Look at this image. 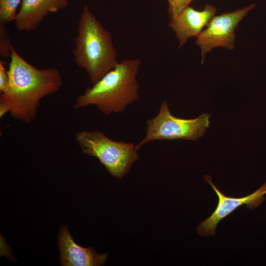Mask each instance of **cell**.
<instances>
[{"label":"cell","instance_id":"3","mask_svg":"<svg viewBox=\"0 0 266 266\" xmlns=\"http://www.w3.org/2000/svg\"><path fill=\"white\" fill-rule=\"evenodd\" d=\"M77 66L95 83L119 63L110 33L85 5L78 21L73 50Z\"/></svg>","mask_w":266,"mask_h":266},{"label":"cell","instance_id":"5","mask_svg":"<svg viewBox=\"0 0 266 266\" xmlns=\"http://www.w3.org/2000/svg\"><path fill=\"white\" fill-rule=\"evenodd\" d=\"M210 116L208 113H202L194 119L178 118L170 113L168 103L164 100L157 115L146 121V135L135 145V149L138 151L145 143L155 140L196 141L209 127Z\"/></svg>","mask_w":266,"mask_h":266},{"label":"cell","instance_id":"8","mask_svg":"<svg viewBox=\"0 0 266 266\" xmlns=\"http://www.w3.org/2000/svg\"><path fill=\"white\" fill-rule=\"evenodd\" d=\"M217 8L207 3L202 10H198L189 5L175 18L169 19L168 27L175 34L179 41V48L185 44L188 40L197 37L215 15Z\"/></svg>","mask_w":266,"mask_h":266},{"label":"cell","instance_id":"4","mask_svg":"<svg viewBox=\"0 0 266 266\" xmlns=\"http://www.w3.org/2000/svg\"><path fill=\"white\" fill-rule=\"evenodd\" d=\"M75 139L84 154L97 158L118 179L128 173L138 159L133 143L112 140L101 131L84 130L75 133Z\"/></svg>","mask_w":266,"mask_h":266},{"label":"cell","instance_id":"11","mask_svg":"<svg viewBox=\"0 0 266 266\" xmlns=\"http://www.w3.org/2000/svg\"><path fill=\"white\" fill-rule=\"evenodd\" d=\"M21 0H0V23L5 25L15 21L17 8Z\"/></svg>","mask_w":266,"mask_h":266},{"label":"cell","instance_id":"13","mask_svg":"<svg viewBox=\"0 0 266 266\" xmlns=\"http://www.w3.org/2000/svg\"><path fill=\"white\" fill-rule=\"evenodd\" d=\"M9 83V76L7 70H6L4 63L0 61V92L2 93L6 91Z\"/></svg>","mask_w":266,"mask_h":266},{"label":"cell","instance_id":"7","mask_svg":"<svg viewBox=\"0 0 266 266\" xmlns=\"http://www.w3.org/2000/svg\"><path fill=\"white\" fill-rule=\"evenodd\" d=\"M204 179L212 187L217 195L218 201L214 212L197 227V233L202 236H213L216 233L218 223L239 207L245 205L249 209H253L262 204L266 200V182L253 193L241 198L226 196L215 186L209 175H205Z\"/></svg>","mask_w":266,"mask_h":266},{"label":"cell","instance_id":"6","mask_svg":"<svg viewBox=\"0 0 266 266\" xmlns=\"http://www.w3.org/2000/svg\"><path fill=\"white\" fill-rule=\"evenodd\" d=\"M255 3L232 12L215 15L196 37V43L200 49L201 62L206 54L217 47L229 50L234 48L235 29L240 21L255 6Z\"/></svg>","mask_w":266,"mask_h":266},{"label":"cell","instance_id":"9","mask_svg":"<svg viewBox=\"0 0 266 266\" xmlns=\"http://www.w3.org/2000/svg\"><path fill=\"white\" fill-rule=\"evenodd\" d=\"M60 260L63 266H99L105 265L108 253L98 254L93 248H84L74 241L66 226L58 235Z\"/></svg>","mask_w":266,"mask_h":266},{"label":"cell","instance_id":"2","mask_svg":"<svg viewBox=\"0 0 266 266\" xmlns=\"http://www.w3.org/2000/svg\"><path fill=\"white\" fill-rule=\"evenodd\" d=\"M141 60L127 59L119 63L92 87L86 89L73 105L78 109L93 105L104 114L124 111L139 98L136 77Z\"/></svg>","mask_w":266,"mask_h":266},{"label":"cell","instance_id":"12","mask_svg":"<svg viewBox=\"0 0 266 266\" xmlns=\"http://www.w3.org/2000/svg\"><path fill=\"white\" fill-rule=\"evenodd\" d=\"M11 37L5 25L0 24V55L1 58L10 56Z\"/></svg>","mask_w":266,"mask_h":266},{"label":"cell","instance_id":"10","mask_svg":"<svg viewBox=\"0 0 266 266\" xmlns=\"http://www.w3.org/2000/svg\"><path fill=\"white\" fill-rule=\"evenodd\" d=\"M67 0H22L15 24L22 31L34 30L49 13L64 9Z\"/></svg>","mask_w":266,"mask_h":266},{"label":"cell","instance_id":"1","mask_svg":"<svg viewBox=\"0 0 266 266\" xmlns=\"http://www.w3.org/2000/svg\"><path fill=\"white\" fill-rule=\"evenodd\" d=\"M7 73L9 83L0 95V118L9 113L14 119L30 124L36 117L40 101L61 88L63 79L56 68L39 69L24 60L11 46Z\"/></svg>","mask_w":266,"mask_h":266}]
</instances>
